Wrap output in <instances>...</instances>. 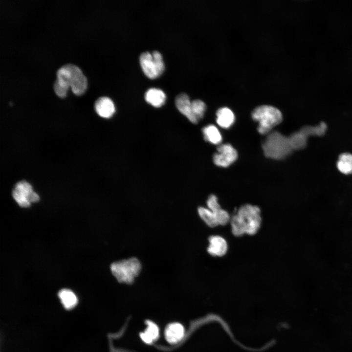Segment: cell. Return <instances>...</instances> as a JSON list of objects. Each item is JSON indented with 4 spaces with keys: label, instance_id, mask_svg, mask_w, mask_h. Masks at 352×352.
<instances>
[{
    "label": "cell",
    "instance_id": "cell-2",
    "mask_svg": "<svg viewBox=\"0 0 352 352\" xmlns=\"http://www.w3.org/2000/svg\"><path fill=\"white\" fill-rule=\"evenodd\" d=\"M262 218L259 207L249 204H244L238 209L231 219L233 234L240 237L244 234L255 235L261 226Z\"/></svg>",
    "mask_w": 352,
    "mask_h": 352
},
{
    "label": "cell",
    "instance_id": "cell-1",
    "mask_svg": "<svg viewBox=\"0 0 352 352\" xmlns=\"http://www.w3.org/2000/svg\"><path fill=\"white\" fill-rule=\"evenodd\" d=\"M56 76L53 88L56 95L60 97L64 98L66 96L69 87L77 95L83 94L87 88V78L79 67L75 65H63L57 70Z\"/></svg>",
    "mask_w": 352,
    "mask_h": 352
},
{
    "label": "cell",
    "instance_id": "cell-14",
    "mask_svg": "<svg viewBox=\"0 0 352 352\" xmlns=\"http://www.w3.org/2000/svg\"><path fill=\"white\" fill-rule=\"evenodd\" d=\"M145 100L152 106L159 108L162 106L166 101V96L161 89L152 88L147 90L145 94Z\"/></svg>",
    "mask_w": 352,
    "mask_h": 352
},
{
    "label": "cell",
    "instance_id": "cell-13",
    "mask_svg": "<svg viewBox=\"0 0 352 352\" xmlns=\"http://www.w3.org/2000/svg\"><path fill=\"white\" fill-rule=\"evenodd\" d=\"M58 296L64 308L66 310L74 309L78 305L77 296L70 289H62L58 292Z\"/></svg>",
    "mask_w": 352,
    "mask_h": 352
},
{
    "label": "cell",
    "instance_id": "cell-23",
    "mask_svg": "<svg viewBox=\"0 0 352 352\" xmlns=\"http://www.w3.org/2000/svg\"><path fill=\"white\" fill-rule=\"evenodd\" d=\"M207 205L208 209L212 211L221 207L218 202L217 197L213 194L209 196L207 200Z\"/></svg>",
    "mask_w": 352,
    "mask_h": 352
},
{
    "label": "cell",
    "instance_id": "cell-6",
    "mask_svg": "<svg viewBox=\"0 0 352 352\" xmlns=\"http://www.w3.org/2000/svg\"><path fill=\"white\" fill-rule=\"evenodd\" d=\"M139 62L144 74L150 79L156 78L161 75L165 69L162 56L157 50L152 53L146 51L139 57Z\"/></svg>",
    "mask_w": 352,
    "mask_h": 352
},
{
    "label": "cell",
    "instance_id": "cell-7",
    "mask_svg": "<svg viewBox=\"0 0 352 352\" xmlns=\"http://www.w3.org/2000/svg\"><path fill=\"white\" fill-rule=\"evenodd\" d=\"M12 196L17 203L22 207H28L31 202L39 200V195L33 191L32 186L27 181L17 182L13 190Z\"/></svg>",
    "mask_w": 352,
    "mask_h": 352
},
{
    "label": "cell",
    "instance_id": "cell-4",
    "mask_svg": "<svg viewBox=\"0 0 352 352\" xmlns=\"http://www.w3.org/2000/svg\"><path fill=\"white\" fill-rule=\"evenodd\" d=\"M251 116L254 121L258 123L257 130L261 134H268L283 119L280 110L269 105L257 107L252 112Z\"/></svg>",
    "mask_w": 352,
    "mask_h": 352
},
{
    "label": "cell",
    "instance_id": "cell-5",
    "mask_svg": "<svg viewBox=\"0 0 352 352\" xmlns=\"http://www.w3.org/2000/svg\"><path fill=\"white\" fill-rule=\"evenodd\" d=\"M110 268L118 282L130 284L139 274L141 265L137 258H131L114 262Z\"/></svg>",
    "mask_w": 352,
    "mask_h": 352
},
{
    "label": "cell",
    "instance_id": "cell-22",
    "mask_svg": "<svg viewBox=\"0 0 352 352\" xmlns=\"http://www.w3.org/2000/svg\"><path fill=\"white\" fill-rule=\"evenodd\" d=\"M212 212L216 216L219 225H225L231 220L228 213L221 207Z\"/></svg>",
    "mask_w": 352,
    "mask_h": 352
},
{
    "label": "cell",
    "instance_id": "cell-18",
    "mask_svg": "<svg viewBox=\"0 0 352 352\" xmlns=\"http://www.w3.org/2000/svg\"><path fill=\"white\" fill-rule=\"evenodd\" d=\"M337 167L340 172L345 175L352 174V154H342L337 162Z\"/></svg>",
    "mask_w": 352,
    "mask_h": 352
},
{
    "label": "cell",
    "instance_id": "cell-8",
    "mask_svg": "<svg viewBox=\"0 0 352 352\" xmlns=\"http://www.w3.org/2000/svg\"><path fill=\"white\" fill-rule=\"evenodd\" d=\"M238 153L230 144H220L217 147V152L215 153L213 160L218 166L227 167L237 159Z\"/></svg>",
    "mask_w": 352,
    "mask_h": 352
},
{
    "label": "cell",
    "instance_id": "cell-3",
    "mask_svg": "<svg viewBox=\"0 0 352 352\" xmlns=\"http://www.w3.org/2000/svg\"><path fill=\"white\" fill-rule=\"evenodd\" d=\"M263 152L267 157L282 159L288 156L293 150L288 137L279 132H271L262 144Z\"/></svg>",
    "mask_w": 352,
    "mask_h": 352
},
{
    "label": "cell",
    "instance_id": "cell-20",
    "mask_svg": "<svg viewBox=\"0 0 352 352\" xmlns=\"http://www.w3.org/2000/svg\"><path fill=\"white\" fill-rule=\"evenodd\" d=\"M288 137L293 150L302 149L307 145V138L300 130L292 133Z\"/></svg>",
    "mask_w": 352,
    "mask_h": 352
},
{
    "label": "cell",
    "instance_id": "cell-15",
    "mask_svg": "<svg viewBox=\"0 0 352 352\" xmlns=\"http://www.w3.org/2000/svg\"><path fill=\"white\" fill-rule=\"evenodd\" d=\"M216 122L218 125L222 128H229L235 122L234 113L227 107L219 109L216 112Z\"/></svg>",
    "mask_w": 352,
    "mask_h": 352
},
{
    "label": "cell",
    "instance_id": "cell-21",
    "mask_svg": "<svg viewBox=\"0 0 352 352\" xmlns=\"http://www.w3.org/2000/svg\"><path fill=\"white\" fill-rule=\"evenodd\" d=\"M191 106L193 113L198 121L203 117L206 110V105L202 100L196 99L191 101Z\"/></svg>",
    "mask_w": 352,
    "mask_h": 352
},
{
    "label": "cell",
    "instance_id": "cell-12",
    "mask_svg": "<svg viewBox=\"0 0 352 352\" xmlns=\"http://www.w3.org/2000/svg\"><path fill=\"white\" fill-rule=\"evenodd\" d=\"M164 333L166 340L170 344H175L183 339L185 330L180 323L173 322L167 326Z\"/></svg>",
    "mask_w": 352,
    "mask_h": 352
},
{
    "label": "cell",
    "instance_id": "cell-11",
    "mask_svg": "<svg viewBox=\"0 0 352 352\" xmlns=\"http://www.w3.org/2000/svg\"><path fill=\"white\" fill-rule=\"evenodd\" d=\"M209 242L207 252L213 256L221 257L227 251L228 246L226 240L218 235L211 236L208 238Z\"/></svg>",
    "mask_w": 352,
    "mask_h": 352
},
{
    "label": "cell",
    "instance_id": "cell-9",
    "mask_svg": "<svg viewBox=\"0 0 352 352\" xmlns=\"http://www.w3.org/2000/svg\"><path fill=\"white\" fill-rule=\"evenodd\" d=\"M176 106L178 110L193 124H197L198 120L194 116L191 106V101L188 95L185 93L178 94L175 99Z\"/></svg>",
    "mask_w": 352,
    "mask_h": 352
},
{
    "label": "cell",
    "instance_id": "cell-16",
    "mask_svg": "<svg viewBox=\"0 0 352 352\" xmlns=\"http://www.w3.org/2000/svg\"><path fill=\"white\" fill-rule=\"evenodd\" d=\"M146 324L147 328L143 332L140 333V337L145 343L151 344L159 337V330L158 326L151 320H147Z\"/></svg>",
    "mask_w": 352,
    "mask_h": 352
},
{
    "label": "cell",
    "instance_id": "cell-19",
    "mask_svg": "<svg viewBox=\"0 0 352 352\" xmlns=\"http://www.w3.org/2000/svg\"><path fill=\"white\" fill-rule=\"evenodd\" d=\"M198 214L200 218L210 227H215L219 225L214 213L208 208L199 207Z\"/></svg>",
    "mask_w": 352,
    "mask_h": 352
},
{
    "label": "cell",
    "instance_id": "cell-10",
    "mask_svg": "<svg viewBox=\"0 0 352 352\" xmlns=\"http://www.w3.org/2000/svg\"><path fill=\"white\" fill-rule=\"evenodd\" d=\"M94 109L100 116L105 118H110L115 111L113 101L110 98L106 96L99 97L95 101Z\"/></svg>",
    "mask_w": 352,
    "mask_h": 352
},
{
    "label": "cell",
    "instance_id": "cell-17",
    "mask_svg": "<svg viewBox=\"0 0 352 352\" xmlns=\"http://www.w3.org/2000/svg\"><path fill=\"white\" fill-rule=\"evenodd\" d=\"M202 133L205 141L214 145H220L222 138L218 129L213 125H209L202 129Z\"/></svg>",
    "mask_w": 352,
    "mask_h": 352
}]
</instances>
